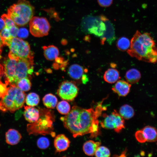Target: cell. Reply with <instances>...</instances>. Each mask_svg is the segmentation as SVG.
Segmentation results:
<instances>
[{"label": "cell", "instance_id": "32", "mask_svg": "<svg viewBox=\"0 0 157 157\" xmlns=\"http://www.w3.org/2000/svg\"><path fill=\"white\" fill-rule=\"evenodd\" d=\"M0 35L3 42L13 38L11 34L9 29L5 26L0 31Z\"/></svg>", "mask_w": 157, "mask_h": 157}, {"label": "cell", "instance_id": "35", "mask_svg": "<svg viewBox=\"0 0 157 157\" xmlns=\"http://www.w3.org/2000/svg\"><path fill=\"white\" fill-rule=\"evenodd\" d=\"M98 2L101 6L107 7L112 4L113 0H98Z\"/></svg>", "mask_w": 157, "mask_h": 157}, {"label": "cell", "instance_id": "33", "mask_svg": "<svg viewBox=\"0 0 157 157\" xmlns=\"http://www.w3.org/2000/svg\"><path fill=\"white\" fill-rule=\"evenodd\" d=\"M8 93V87L6 84L3 83L0 79V98H3Z\"/></svg>", "mask_w": 157, "mask_h": 157}, {"label": "cell", "instance_id": "14", "mask_svg": "<svg viewBox=\"0 0 157 157\" xmlns=\"http://www.w3.org/2000/svg\"><path fill=\"white\" fill-rule=\"evenodd\" d=\"M70 141L63 134L57 135L55 138L54 145L56 152H60L67 150L69 147Z\"/></svg>", "mask_w": 157, "mask_h": 157}, {"label": "cell", "instance_id": "10", "mask_svg": "<svg viewBox=\"0 0 157 157\" xmlns=\"http://www.w3.org/2000/svg\"><path fill=\"white\" fill-rule=\"evenodd\" d=\"M104 119L100 122L102 127L106 129H113L119 133L125 127L124 120L115 110L109 115H104Z\"/></svg>", "mask_w": 157, "mask_h": 157}, {"label": "cell", "instance_id": "28", "mask_svg": "<svg viewBox=\"0 0 157 157\" xmlns=\"http://www.w3.org/2000/svg\"><path fill=\"white\" fill-rule=\"evenodd\" d=\"M16 86L23 91L26 92L30 90L31 83L29 79L24 78L19 80Z\"/></svg>", "mask_w": 157, "mask_h": 157}, {"label": "cell", "instance_id": "30", "mask_svg": "<svg viewBox=\"0 0 157 157\" xmlns=\"http://www.w3.org/2000/svg\"><path fill=\"white\" fill-rule=\"evenodd\" d=\"M50 144L49 139L45 137L39 138L37 141V145L39 148L42 149H45L49 147Z\"/></svg>", "mask_w": 157, "mask_h": 157}, {"label": "cell", "instance_id": "4", "mask_svg": "<svg viewBox=\"0 0 157 157\" xmlns=\"http://www.w3.org/2000/svg\"><path fill=\"white\" fill-rule=\"evenodd\" d=\"M34 8L26 0H18L8 9L7 15L15 24L19 26H24L33 17Z\"/></svg>", "mask_w": 157, "mask_h": 157}, {"label": "cell", "instance_id": "11", "mask_svg": "<svg viewBox=\"0 0 157 157\" xmlns=\"http://www.w3.org/2000/svg\"><path fill=\"white\" fill-rule=\"evenodd\" d=\"M78 88L73 81H65L62 82L59 86L57 93L62 99L69 101H72L76 97Z\"/></svg>", "mask_w": 157, "mask_h": 157}, {"label": "cell", "instance_id": "15", "mask_svg": "<svg viewBox=\"0 0 157 157\" xmlns=\"http://www.w3.org/2000/svg\"><path fill=\"white\" fill-rule=\"evenodd\" d=\"M131 85L124 80L118 81L112 88V90L119 96L124 97L130 92Z\"/></svg>", "mask_w": 157, "mask_h": 157}, {"label": "cell", "instance_id": "38", "mask_svg": "<svg viewBox=\"0 0 157 157\" xmlns=\"http://www.w3.org/2000/svg\"><path fill=\"white\" fill-rule=\"evenodd\" d=\"M3 45H4L3 42L0 35V58H1V54L2 52V48Z\"/></svg>", "mask_w": 157, "mask_h": 157}, {"label": "cell", "instance_id": "3", "mask_svg": "<svg viewBox=\"0 0 157 157\" xmlns=\"http://www.w3.org/2000/svg\"><path fill=\"white\" fill-rule=\"evenodd\" d=\"M33 58L6 59L3 64L5 83L16 86L21 78L30 79L33 72Z\"/></svg>", "mask_w": 157, "mask_h": 157}, {"label": "cell", "instance_id": "24", "mask_svg": "<svg viewBox=\"0 0 157 157\" xmlns=\"http://www.w3.org/2000/svg\"><path fill=\"white\" fill-rule=\"evenodd\" d=\"M119 113L124 119H129L132 117L134 115L133 108L128 104L124 105L120 108Z\"/></svg>", "mask_w": 157, "mask_h": 157}, {"label": "cell", "instance_id": "6", "mask_svg": "<svg viewBox=\"0 0 157 157\" xmlns=\"http://www.w3.org/2000/svg\"><path fill=\"white\" fill-rule=\"evenodd\" d=\"M26 94L16 86L8 87V93L0 100V110L13 113L22 108L25 103Z\"/></svg>", "mask_w": 157, "mask_h": 157}, {"label": "cell", "instance_id": "5", "mask_svg": "<svg viewBox=\"0 0 157 157\" xmlns=\"http://www.w3.org/2000/svg\"><path fill=\"white\" fill-rule=\"evenodd\" d=\"M40 115L35 122L27 125V130L29 135L53 134V122L55 117L53 111L45 108L40 109ZM53 136H54L53 134Z\"/></svg>", "mask_w": 157, "mask_h": 157}, {"label": "cell", "instance_id": "26", "mask_svg": "<svg viewBox=\"0 0 157 157\" xmlns=\"http://www.w3.org/2000/svg\"><path fill=\"white\" fill-rule=\"evenodd\" d=\"M56 109L60 114L66 115L70 110V106L69 104L65 100L59 102L56 105Z\"/></svg>", "mask_w": 157, "mask_h": 157}, {"label": "cell", "instance_id": "9", "mask_svg": "<svg viewBox=\"0 0 157 157\" xmlns=\"http://www.w3.org/2000/svg\"><path fill=\"white\" fill-rule=\"evenodd\" d=\"M29 26L31 33L37 37L47 35L51 27L46 18L38 17H33L29 22Z\"/></svg>", "mask_w": 157, "mask_h": 157}, {"label": "cell", "instance_id": "39", "mask_svg": "<svg viewBox=\"0 0 157 157\" xmlns=\"http://www.w3.org/2000/svg\"><path fill=\"white\" fill-rule=\"evenodd\" d=\"M4 73L3 66L0 64V78L2 76Z\"/></svg>", "mask_w": 157, "mask_h": 157}, {"label": "cell", "instance_id": "22", "mask_svg": "<svg viewBox=\"0 0 157 157\" xmlns=\"http://www.w3.org/2000/svg\"><path fill=\"white\" fill-rule=\"evenodd\" d=\"M141 77L140 72L135 68L129 70L125 74V78L127 81L131 84H135L138 82Z\"/></svg>", "mask_w": 157, "mask_h": 157}, {"label": "cell", "instance_id": "21", "mask_svg": "<svg viewBox=\"0 0 157 157\" xmlns=\"http://www.w3.org/2000/svg\"><path fill=\"white\" fill-rule=\"evenodd\" d=\"M118 71L115 69L110 68L107 70L104 75V80L107 83H114L120 78Z\"/></svg>", "mask_w": 157, "mask_h": 157}, {"label": "cell", "instance_id": "1", "mask_svg": "<svg viewBox=\"0 0 157 157\" xmlns=\"http://www.w3.org/2000/svg\"><path fill=\"white\" fill-rule=\"evenodd\" d=\"M105 98L95 106L88 109L73 106L69 113L60 119L64 127L75 138L90 133L91 136L95 137L99 132V117L106 108L102 105Z\"/></svg>", "mask_w": 157, "mask_h": 157}, {"label": "cell", "instance_id": "19", "mask_svg": "<svg viewBox=\"0 0 157 157\" xmlns=\"http://www.w3.org/2000/svg\"><path fill=\"white\" fill-rule=\"evenodd\" d=\"M42 48L44 56L48 60H53L59 55V50L57 47L54 45L44 46Z\"/></svg>", "mask_w": 157, "mask_h": 157}, {"label": "cell", "instance_id": "37", "mask_svg": "<svg viewBox=\"0 0 157 157\" xmlns=\"http://www.w3.org/2000/svg\"><path fill=\"white\" fill-rule=\"evenodd\" d=\"M5 26V23L4 21L1 18H0V31L4 28Z\"/></svg>", "mask_w": 157, "mask_h": 157}, {"label": "cell", "instance_id": "23", "mask_svg": "<svg viewBox=\"0 0 157 157\" xmlns=\"http://www.w3.org/2000/svg\"><path fill=\"white\" fill-rule=\"evenodd\" d=\"M44 105L48 108L53 109L56 106L58 99L55 96L49 93L45 95L42 99Z\"/></svg>", "mask_w": 157, "mask_h": 157}, {"label": "cell", "instance_id": "27", "mask_svg": "<svg viewBox=\"0 0 157 157\" xmlns=\"http://www.w3.org/2000/svg\"><path fill=\"white\" fill-rule=\"evenodd\" d=\"M131 42L127 38L122 37L117 40L116 46L118 49L122 51H125L129 49L130 46Z\"/></svg>", "mask_w": 157, "mask_h": 157}, {"label": "cell", "instance_id": "8", "mask_svg": "<svg viewBox=\"0 0 157 157\" xmlns=\"http://www.w3.org/2000/svg\"><path fill=\"white\" fill-rule=\"evenodd\" d=\"M81 27L84 32L100 37L103 35L106 30L105 23L100 16L92 15H88L83 18Z\"/></svg>", "mask_w": 157, "mask_h": 157}, {"label": "cell", "instance_id": "34", "mask_svg": "<svg viewBox=\"0 0 157 157\" xmlns=\"http://www.w3.org/2000/svg\"><path fill=\"white\" fill-rule=\"evenodd\" d=\"M28 35V30L24 28L19 29L17 35L20 38H27Z\"/></svg>", "mask_w": 157, "mask_h": 157}, {"label": "cell", "instance_id": "31", "mask_svg": "<svg viewBox=\"0 0 157 157\" xmlns=\"http://www.w3.org/2000/svg\"><path fill=\"white\" fill-rule=\"evenodd\" d=\"M1 18L4 21L5 26L9 29H11L16 26L13 21L9 17L7 14H3L1 16Z\"/></svg>", "mask_w": 157, "mask_h": 157}, {"label": "cell", "instance_id": "7", "mask_svg": "<svg viewBox=\"0 0 157 157\" xmlns=\"http://www.w3.org/2000/svg\"><path fill=\"white\" fill-rule=\"evenodd\" d=\"M4 45L8 46L9 49L8 57L11 59L33 58V53L31 51L28 42L22 39L16 37L5 41Z\"/></svg>", "mask_w": 157, "mask_h": 157}, {"label": "cell", "instance_id": "2", "mask_svg": "<svg viewBox=\"0 0 157 157\" xmlns=\"http://www.w3.org/2000/svg\"><path fill=\"white\" fill-rule=\"evenodd\" d=\"M130 42L127 52L131 57L147 62L157 63V47L150 33H141L137 30Z\"/></svg>", "mask_w": 157, "mask_h": 157}, {"label": "cell", "instance_id": "18", "mask_svg": "<svg viewBox=\"0 0 157 157\" xmlns=\"http://www.w3.org/2000/svg\"><path fill=\"white\" fill-rule=\"evenodd\" d=\"M101 144L99 142H94L92 140L87 141L83 144V149L84 153L89 156L95 155V152Z\"/></svg>", "mask_w": 157, "mask_h": 157}, {"label": "cell", "instance_id": "36", "mask_svg": "<svg viewBox=\"0 0 157 157\" xmlns=\"http://www.w3.org/2000/svg\"><path fill=\"white\" fill-rule=\"evenodd\" d=\"M81 79L82 83L84 84H86L88 81V78L87 75L85 74H83Z\"/></svg>", "mask_w": 157, "mask_h": 157}, {"label": "cell", "instance_id": "16", "mask_svg": "<svg viewBox=\"0 0 157 157\" xmlns=\"http://www.w3.org/2000/svg\"><path fill=\"white\" fill-rule=\"evenodd\" d=\"M24 115L26 120L31 123L36 122L40 115V111L36 108L30 106H24Z\"/></svg>", "mask_w": 157, "mask_h": 157}, {"label": "cell", "instance_id": "29", "mask_svg": "<svg viewBox=\"0 0 157 157\" xmlns=\"http://www.w3.org/2000/svg\"><path fill=\"white\" fill-rule=\"evenodd\" d=\"M97 157H108L110 155L109 150L104 146H99L97 149L95 154Z\"/></svg>", "mask_w": 157, "mask_h": 157}, {"label": "cell", "instance_id": "20", "mask_svg": "<svg viewBox=\"0 0 157 157\" xmlns=\"http://www.w3.org/2000/svg\"><path fill=\"white\" fill-rule=\"evenodd\" d=\"M86 71L80 65L74 64L70 66L68 73L72 78L75 80H78L81 78L84 72Z\"/></svg>", "mask_w": 157, "mask_h": 157}, {"label": "cell", "instance_id": "13", "mask_svg": "<svg viewBox=\"0 0 157 157\" xmlns=\"http://www.w3.org/2000/svg\"><path fill=\"white\" fill-rule=\"evenodd\" d=\"M101 19L104 22L106 26V30L103 35L101 37V43L103 44L106 41L111 45L115 41L116 37L114 26L110 21L103 15L100 16Z\"/></svg>", "mask_w": 157, "mask_h": 157}, {"label": "cell", "instance_id": "17", "mask_svg": "<svg viewBox=\"0 0 157 157\" xmlns=\"http://www.w3.org/2000/svg\"><path fill=\"white\" fill-rule=\"evenodd\" d=\"M6 141L10 145L17 144L22 138L21 134L18 131L14 129H9L6 134Z\"/></svg>", "mask_w": 157, "mask_h": 157}, {"label": "cell", "instance_id": "12", "mask_svg": "<svg viewBox=\"0 0 157 157\" xmlns=\"http://www.w3.org/2000/svg\"><path fill=\"white\" fill-rule=\"evenodd\" d=\"M135 136L137 141L140 143L154 142L157 141V131L153 127L147 126L136 131Z\"/></svg>", "mask_w": 157, "mask_h": 157}, {"label": "cell", "instance_id": "25", "mask_svg": "<svg viewBox=\"0 0 157 157\" xmlns=\"http://www.w3.org/2000/svg\"><path fill=\"white\" fill-rule=\"evenodd\" d=\"M40 101L39 96L35 93H30L26 96L25 101L28 106L33 107L36 106Z\"/></svg>", "mask_w": 157, "mask_h": 157}]
</instances>
